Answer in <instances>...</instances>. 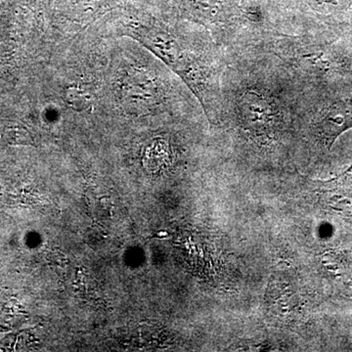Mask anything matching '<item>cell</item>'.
<instances>
[{
  "instance_id": "cell-1",
  "label": "cell",
  "mask_w": 352,
  "mask_h": 352,
  "mask_svg": "<svg viewBox=\"0 0 352 352\" xmlns=\"http://www.w3.org/2000/svg\"><path fill=\"white\" fill-rule=\"evenodd\" d=\"M131 36L152 51L186 82L198 97L206 113H214V105L212 103L215 96L210 80V73L180 39L170 32L147 25L134 28Z\"/></svg>"
},
{
  "instance_id": "cell-2",
  "label": "cell",
  "mask_w": 352,
  "mask_h": 352,
  "mask_svg": "<svg viewBox=\"0 0 352 352\" xmlns=\"http://www.w3.org/2000/svg\"><path fill=\"white\" fill-rule=\"evenodd\" d=\"M352 129V97H331L314 113L311 131L322 149L330 150L344 132Z\"/></svg>"
},
{
  "instance_id": "cell-3",
  "label": "cell",
  "mask_w": 352,
  "mask_h": 352,
  "mask_svg": "<svg viewBox=\"0 0 352 352\" xmlns=\"http://www.w3.org/2000/svg\"><path fill=\"white\" fill-rule=\"evenodd\" d=\"M122 95L127 107L139 113L147 112L157 100V90L154 82L140 73L127 78L122 85Z\"/></svg>"
},
{
  "instance_id": "cell-4",
  "label": "cell",
  "mask_w": 352,
  "mask_h": 352,
  "mask_svg": "<svg viewBox=\"0 0 352 352\" xmlns=\"http://www.w3.org/2000/svg\"><path fill=\"white\" fill-rule=\"evenodd\" d=\"M318 191L329 207L352 215V168L339 177L319 183Z\"/></svg>"
},
{
  "instance_id": "cell-5",
  "label": "cell",
  "mask_w": 352,
  "mask_h": 352,
  "mask_svg": "<svg viewBox=\"0 0 352 352\" xmlns=\"http://www.w3.org/2000/svg\"><path fill=\"white\" fill-rule=\"evenodd\" d=\"M65 99L67 103L72 108L76 111H87L92 107L94 104V97L83 88L78 87H69L67 88L65 92Z\"/></svg>"
}]
</instances>
